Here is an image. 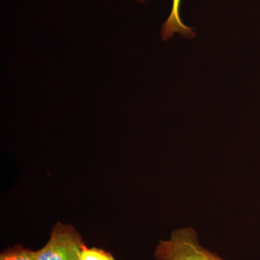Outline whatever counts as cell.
Segmentation results:
<instances>
[{"mask_svg":"<svg viewBox=\"0 0 260 260\" xmlns=\"http://www.w3.org/2000/svg\"><path fill=\"white\" fill-rule=\"evenodd\" d=\"M84 244L75 228L58 222L51 231L47 244L35 251L36 260H80Z\"/></svg>","mask_w":260,"mask_h":260,"instance_id":"2","label":"cell"},{"mask_svg":"<svg viewBox=\"0 0 260 260\" xmlns=\"http://www.w3.org/2000/svg\"><path fill=\"white\" fill-rule=\"evenodd\" d=\"M0 260H36L35 251L16 244L3 251L0 254Z\"/></svg>","mask_w":260,"mask_h":260,"instance_id":"4","label":"cell"},{"mask_svg":"<svg viewBox=\"0 0 260 260\" xmlns=\"http://www.w3.org/2000/svg\"><path fill=\"white\" fill-rule=\"evenodd\" d=\"M80 260H117L109 251L97 247H88L85 244L82 246Z\"/></svg>","mask_w":260,"mask_h":260,"instance_id":"5","label":"cell"},{"mask_svg":"<svg viewBox=\"0 0 260 260\" xmlns=\"http://www.w3.org/2000/svg\"><path fill=\"white\" fill-rule=\"evenodd\" d=\"M155 260H225L200 245L198 234L191 227L174 231L168 240H160Z\"/></svg>","mask_w":260,"mask_h":260,"instance_id":"1","label":"cell"},{"mask_svg":"<svg viewBox=\"0 0 260 260\" xmlns=\"http://www.w3.org/2000/svg\"><path fill=\"white\" fill-rule=\"evenodd\" d=\"M140 2L145 0H139ZM181 0H173L172 13L162 25V38L164 41L169 40L175 32H179L185 38L194 37L195 34L189 27L182 23L179 15Z\"/></svg>","mask_w":260,"mask_h":260,"instance_id":"3","label":"cell"}]
</instances>
